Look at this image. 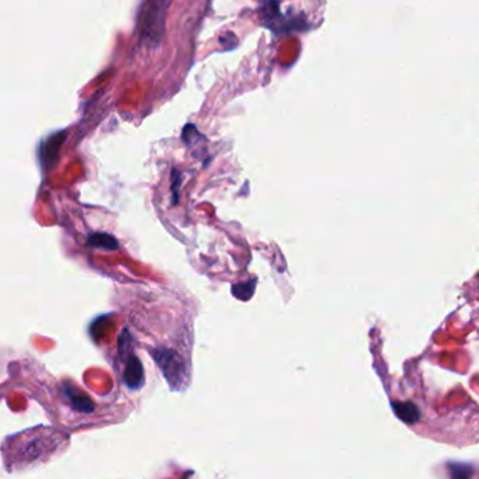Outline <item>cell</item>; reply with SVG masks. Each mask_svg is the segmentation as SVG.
Segmentation results:
<instances>
[{
    "label": "cell",
    "mask_w": 479,
    "mask_h": 479,
    "mask_svg": "<svg viewBox=\"0 0 479 479\" xmlns=\"http://www.w3.org/2000/svg\"><path fill=\"white\" fill-rule=\"evenodd\" d=\"M172 0H144L138 14V33L148 46H158L164 34L166 11Z\"/></svg>",
    "instance_id": "cell-1"
},
{
    "label": "cell",
    "mask_w": 479,
    "mask_h": 479,
    "mask_svg": "<svg viewBox=\"0 0 479 479\" xmlns=\"http://www.w3.org/2000/svg\"><path fill=\"white\" fill-rule=\"evenodd\" d=\"M392 406H394L395 415L408 425L418 422L421 418L419 409L412 402H398V404H394Z\"/></svg>",
    "instance_id": "cell-2"
},
{
    "label": "cell",
    "mask_w": 479,
    "mask_h": 479,
    "mask_svg": "<svg viewBox=\"0 0 479 479\" xmlns=\"http://www.w3.org/2000/svg\"><path fill=\"white\" fill-rule=\"evenodd\" d=\"M255 285H256V278L255 280H251L248 283H241V284H236L232 287V290H241L242 293H238L235 297H238L239 300H243V301H248L253 293H255Z\"/></svg>",
    "instance_id": "cell-3"
}]
</instances>
